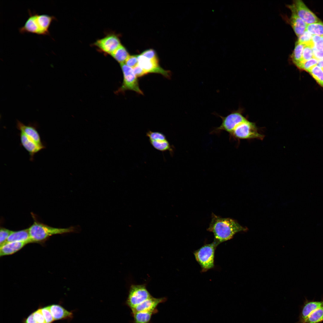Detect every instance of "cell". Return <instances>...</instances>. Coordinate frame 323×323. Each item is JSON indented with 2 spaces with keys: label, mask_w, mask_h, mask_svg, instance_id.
I'll return each mask as SVG.
<instances>
[{
  "label": "cell",
  "mask_w": 323,
  "mask_h": 323,
  "mask_svg": "<svg viewBox=\"0 0 323 323\" xmlns=\"http://www.w3.org/2000/svg\"><path fill=\"white\" fill-rule=\"evenodd\" d=\"M238 139H257L263 140L264 136L258 132L255 124L247 119L240 123L230 134Z\"/></svg>",
  "instance_id": "cell-5"
},
{
  "label": "cell",
  "mask_w": 323,
  "mask_h": 323,
  "mask_svg": "<svg viewBox=\"0 0 323 323\" xmlns=\"http://www.w3.org/2000/svg\"><path fill=\"white\" fill-rule=\"evenodd\" d=\"M31 214L34 221L28 228L31 243L43 244L54 235L79 233L81 231V227L78 225L66 228L52 227L39 222L33 214Z\"/></svg>",
  "instance_id": "cell-2"
},
{
  "label": "cell",
  "mask_w": 323,
  "mask_h": 323,
  "mask_svg": "<svg viewBox=\"0 0 323 323\" xmlns=\"http://www.w3.org/2000/svg\"><path fill=\"white\" fill-rule=\"evenodd\" d=\"M313 48L319 50H323V37L317 35H313L312 37Z\"/></svg>",
  "instance_id": "cell-31"
},
{
  "label": "cell",
  "mask_w": 323,
  "mask_h": 323,
  "mask_svg": "<svg viewBox=\"0 0 323 323\" xmlns=\"http://www.w3.org/2000/svg\"><path fill=\"white\" fill-rule=\"evenodd\" d=\"M305 45L296 42L294 50L291 55L292 63L295 65L301 60L303 51Z\"/></svg>",
  "instance_id": "cell-23"
},
{
  "label": "cell",
  "mask_w": 323,
  "mask_h": 323,
  "mask_svg": "<svg viewBox=\"0 0 323 323\" xmlns=\"http://www.w3.org/2000/svg\"><path fill=\"white\" fill-rule=\"evenodd\" d=\"M28 244L19 242H7L0 246V256L12 255L16 252Z\"/></svg>",
  "instance_id": "cell-16"
},
{
  "label": "cell",
  "mask_w": 323,
  "mask_h": 323,
  "mask_svg": "<svg viewBox=\"0 0 323 323\" xmlns=\"http://www.w3.org/2000/svg\"><path fill=\"white\" fill-rule=\"evenodd\" d=\"M287 6L289 9L293 10L298 16L307 25L320 21L301 0H294L292 4L287 5Z\"/></svg>",
  "instance_id": "cell-9"
},
{
  "label": "cell",
  "mask_w": 323,
  "mask_h": 323,
  "mask_svg": "<svg viewBox=\"0 0 323 323\" xmlns=\"http://www.w3.org/2000/svg\"><path fill=\"white\" fill-rule=\"evenodd\" d=\"M248 230L234 220L222 217L213 213L211 214V221L207 229L213 233L214 240L219 244L232 239L237 233L246 231Z\"/></svg>",
  "instance_id": "cell-1"
},
{
  "label": "cell",
  "mask_w": 323,
  "mask_h": 323,
  "mask_svg": "<svg viewBox=\"0 0 323 323\" xmlns=\"http://www.w3.org/2000/svg\"><path fill=\"white\" fill-rule=\"evenodd\" d=\"M146 135L148 137L149 141L164 140L167 139L165 135L160 132L149 130L147 132Z\"/></svg>",
  "instance_id": "cell-29"
},
{
  "label": "cell",
  "mask_w": 323,
  "mask_h": 323,
  "mask_svg": "<svg viewBox=\"0 0 323 323\" xmlns=\"http://www.w3.org/2000/svg\"><path fill=\"white\" fill-rule=\"evenodd\" d=\"M7 242H23L28 244L31 243L28 228L17 231H12Z\"/></svg>",
  "instance_id": "cell-19"
},
{
  "label": "cell",
  "mask_w": 323,
  "mask_h": 323,
  "mask_svg": "<svg viewBox=\"0 0 323 323\" xmlns=\"http://www.w3.org/2000/svg\"><path fill=\"white\" fill-rule=\"evenodd\" d=\"M313 35L306 30L302 34L298 37V42L303 44L305 45H308L313 47L312 41Z\"/></svg>",
  "instance_id": "cell-28"
},
{
  "label": "cell",
  "mask_w": 323,
  "mask_h": 323,
  "mask_svg": "<svg viewBox=\"0 0 323 323\" xmlns=\"http://www.w3.org/2000/svg\"><path fill=\"white\" fill-rule=\"evenodd\" d=\"M306 30L313 35L323 36V23L321 21L307 25Z\"/></svg>",
  "instance_id": "cell-26"
},
{
  "label": "cell",
  "mask_w": 323,
  "mask_h": 323,
  "mask_svg": "<svg viewBox=\"0 0 323 323\" xmlns=\"http://www.w3.org/2000/svg\"><path fill=\"white\" fill-rule=\"evenodd\" d=\"M322 36L323 37V36Z\"/></svg>",
  "instance_id": "cell-41"
},
{
  "label": "cell",
  "mask_w": 323,
  "mask_h": 323,
  "mask_svg": "<svg viewBox=\"0 0 323 323\" xmlns=\"http://www.w3.org/2000/svg\"><path fill=\"white\" fill-rule=\"evenodd\" d=\"M158 312L157 310L132 313L134 323H149L152 316Z\"/></svg>",
  "instance_id": "cell-20"
},
{
  "label": "cell",
  "mask_w": 323,
  "mask_h": 323,
  "mask_svg": "<svg viewBox=\"0 0 323 323\" xmlns=\"http://www.w3.org/2000/svg\"><path fill=\"white\" fill-rule=\"evenodd\" d=\"M24 323H37L33 318L32 313L25 319Z\"/></svg>",
  "instance_id": "cell-39"
},
{
  "label": "cell",
  "mask_w": 323,
  "mask_h": 323,
  "mask_svg": "<svg viewBox=\"0 0 323 323\" xmlns=\"http://www.w3.org/2000/svg\"><path fill=\"white\" fill-rule=\"evenodd\" d=\"M219 244L214 240L212 243L204 245L194 252L195 258L200 266L202 272H206L214 267L215 251Z\"/></svg>",
  "instance_id": "cell-4"
},
{
  "label": "cell",
  "mask_w": 323,
  "mask_h": 323,
  "mask_svg": "<svg viewBox=\"0 0 323 323\" xmlns=\"http://www.w3.org/2000/svg\"><path fill=\"white\" fill-rule=\"evenodd\" d=\"M149 141L151 145L156 150L162 152L169 151L170 154L173 153V146L170 145L167 139L164 140Z\"/></svg>",
  "instance_id": "cell-21"
},
{
  "label": "cell",
  "mask_w": 323,
  "mask_h": 323,
  "mask_svg": "<svg viewBox=\"0 0 323 323\" xmlns=\"http://www.w3.org/2000/svg\"><path fill=\"white\" fill-rule=\"evenodd\" d=\"M16 127L20 132L24 133L35 142L40 144H43L36 124H31L26 125L17 120Z\"/></svg>",
  "instance_id": "cell-14"
},
{
  "label": "cell",
  "mask_w": 323,
  "mask_h": 323,
  "mask_svg": "<svg viewBox=\"0 0 323 323\" xmlns=\"http://www.w3.org/2000/svg\"><path fill=\"white\" fill-rule=\"evenodd\" d=\"M165 297L155 298L153 296L145 300L140 304L131 309L132 313L137 312L155 310L159 304L165 302Z\"/></svg>",
  "instance_id": "cell-15"
},
{
  "label": "cell",
  "mask_w": 323,
  "mask_h": 323,
  "mask_svg": "<svg viewBox=\"0 0 323 323\" xmlns=\"http://www.w3.org/2000/svg\"><path fill=\"white\" fill-rule=\"evenodd\" d=\"M318 60L313 58L308 60L300 62L295 65L299 69L307 72L309 70L317 65Z\"/></svg>",
  "instance_id": "cell-27"
},
{
  "label": "cell",
  "mask_w": 323,
  "mask_h": 323,
  "mask_svg": "<svg viewBox=\"0 0 323 323\" xmlns=\"http://www.w3.org/2000/svg\"><path fill=\"white\" fill-rule=\"evenodd\" d=\"M132 69L135 74L137 77H143L148 74L138 64L133 68Z\"/></svg>",
  "instance_id": "cell-37"
},
{
  "label": "cell",
  "mask_w": 323,
  "mask_h": 323,
  "mask_svg": "<svg viewBox=\"0 0 323 323\" xmlns=\"http://www.w3.org/2000/svg\"><path fill=\"white\" fill-rule=\"evenodd\" d=\"M125 63L127 66L132 68H133L138 64L137 55H129Z\"/></svg>",
  "instance_id": "cell-35"
},
{
  "label": "cell",
  "mask_w": 323,
  "mask_h": 323,
  "mask_svg": "<svg viewBox=\"0 0 323 323\" xmlns=\"http://www.w3.org/2000/svg\"><path fill=\"white\" fill-rule=\"evenodd\" d=\"M29 16L23 26L19 28L22 34L31 33L38 35L50 36L49 29L52 22L56 20L53 16L39 15L28 10Z\"/></svg>",
  "instance_id": "cell-3"
},
{
  "label": "cell",
  "mask_w": 323,
  "mask_h": 323,
  "mask_svg": "<svg viewBox=\"0 0 323 323\" xmlns=\"http://www.w3.org/2000/svg\"><path fill=\"white\" fill-rule=\"evenodd\" d=\"M19 136L21 145L29 153L31 161L33 160L35 154L45 148L43 144H40L35 142L21 132H20Z\"/></svg>",
  "instance_id": "cell-13"
},
{
  "label": "cell",
  "mask_w": 323,
  "mask_h": 323,
  "mask_svg": "<svg viewBox=\"0 0 323 323\" xmlns=\"http://www.w3.org/2000/svg\"><path fill=\"white\" fill-rule=\"evenodd\" d=\"M323 305V298L320 301H310L306 298L301 309L298 320L296 323H305L310 314Z\"/></svg>",
  "instance_id": "cell-12"
},
{
  "label": "cell",
  "mask_w": 323,
  "mask_h": 323,
  "mask_svg": "<svg viewBox=\"0 0 323 323\" xmlns=\"http://www.w3.org/2000/svg\"><path fill=\"white\" fill-rule=\"evenodd\" d=\"M12 231L4 227H0V245H2L6 243Z\"/></svg>",
  "instance_id": "cell-32"
},
{
  "label": "cell",
  "mask_w": 323,
  "mask_h": 323,
  "mask_svg": "<svg viewBox=\"0 0 323 323\" xmlns=\"http://www.w3.org/2000/svg\"><path fill=\"white\" fill-rule=\"evenodd\" d=\"M317 65L323 70V59L318 60Z\"/></svg>",
  "instance_id": "cell-40"
},
{
  "label": "cell",
  "mask_w": 323,
  "mask_h": 323,
  "mask_svg": "<svg viewBox=\"0 0 323 323\" xmlns=\"http://www.w3.org/2000/svg\"><path fill=\"white\" fill-rule=\"evenodd\" d=\"M120 65L123 73V80L122 86L118 91L122 92L130 90L143 95V92L139 87L137 77L135 74L132 68L124 63Z\"/></svg>",
  "instance_id": "cell-7"
},
{
  "label": "cell",
  "mask_w": 323,
  "mask_h": 323,
  "mask_svg": "<svg viewBox=\"0 0 323 323\" xmlns=\"http://www.w3.org/2000/svg\"><path fill=\"white\" fill-rule=\"evenodd\" d=\"M313 47L310 46H305L300 62L306 61L313 58Z\"/></svg>",
  "instance_id": "cell-30"
},
{
  "label": "cell",
  "mask_w": 323,
  "mask_h": 323,
  "mask_svg": "<svg viewBox=\"0 0 323 323\" xmlns=\"http://www.w3.org/2000/svg\"><path fill=\"white\" fill-rule=\"evenodd\" d=\"M323 321V305L315 310L308 316L305 323H321Z\"/></svg>",
  "instance_id": "cell-24"
},
{
  "label": "cell",
  "mask_w": 323,
  "mask_h": 323,
  "mask_svg": "<svg viewBox=\"0 0 323 323\" xmlns=\"http://www.w3.org/2000/svg\"><path fill=\"white\" fill-rule=\"evenodd\" d=\"M111 55L120 64L125 62L129 56L126 48L122 45L115 50Z\"/></svg>",
  "instance_id": "cell-22"
},
{
  "label": "cell",
  "mask_w": 323,
  "mask_h": 323,
  "mask_svg": "<svg viewBox=\"0 0 323 323\" xmlns=\"http://www.w3.org/2000/svg\"><path fill=\"white\" fill-rule=\"evenodd\" d=\"M33 318L37 323H46L42 313L41 308L38 309L32 313Z\"/></svg>",
  "instance_id": "cell-34"
},
{
  "label": "cell",
  "mask_w": 323,
  "mask_h": 323,
  "mask_svg": "<svg viewBox=\"0 0 323 323\" xmlns=\"http://www.w3.org/2000/svg\"><path fill=\"white\" fill-rule=\"evenodd\" d=\"M141 55L150 59H158L155 51L152 49H149L145 51L141 54Z\"/></svg>",
  "instance_id": "cell-36"
},
{
  "label": "cell",
  "mask_w": 323,
  "mask_h": 323,
  "mask_svg": "<svg viewBox=\"0 0 323 323\" xmlns=\"http://www.w3.org/2000/svg\"><path fill=\"white\" fill-rule=\"evenodd\" d=\"M41 310L46 323H52L54 320L51 313L49 306L44 307L41 308Z\"/></svg>",
  "instance_id": "cell-33"
},
{
  "label": "cell",
  "mask_w": 323,
  "mask_h": 323,
  "mask_svg": "<svg viewBox=\"0 0 323 323\" xmlns=\"http://www.w3.org/2000/svg\"><path fill=\"white\" fill-rule=\"evenodd\" d=\"M94 45L103 52L111 55L121 44L118 36L115 34L110 33L97 40Z\"/></svg>",
  "instance_id": "cell-11"
},
{
  "label": "cell",
  "mask_w": 323,
  "mask_h": 323,
  "mask_svg": "<svg viewBox=\"0 0 323 323\" xmlns=\"http://www.w3.org/2000/svg\"><path fill=\"white\" fill-rule=\"evenodd\" d=\"M137 57L138 64L148 74L158 73L167 78L170 77V72L164 69L160 66L158 59H150L141 54L137 55Z\"/></svg>",
  "instance_id": "cell-10"
},
{
  "label": "cell",
  "mask_w": 323,
  "mask_h": 323,
  "mask_svg": "<svg viewBox=\"0 0 323 323\" xmlns=\"http://www.w3.org/2000/svg\"><path fill=\"white\" fill-rule=\"evenodd\" d=\"M291 12L290 22L295 33L298 37L306 30L307 24L300 18L294 10L289 9Z\"/></svg>",
  "instance_id": "cell-18"
},
{
  "label": "cell",
  "mask_w": 323,
  "mask_h": 323,
  "mask_svg": "<svg viewBox=\"0 0 323 323\" xmlns=\"http://www.w3.org/2000/svg\"><path fill=\"white\" fill-rule=\"evenodd\" d=\"M313 58L318 60L323 59V50H319L313 47Z\"/></svg>",
  "instance_id": "cell-38"
},
{
  "label": "cell",
  "mask_w": 323,
  "mask_h": 323,
  "mask_svg": "<svg viewBox=\"0 0 323 323\" xmlns=\"http://www.w3.org/2000/svg\"><path fill=\"white\" fill-rule=\"evenodd\" d=\"M49 307L54 320L71 319L73 317L72 312L67 310L60 305L52 304Z\"/></svg>",
  "instance_id": "cell-17"
},
{
  "label": "cell",
  "mask_w": 323,
  "mask_h": 323,
  "mask_svg": "<svg viewBox=\"0 0 323 323\" xmlns=\"http://www.w3.org/2000/svg\"><path fill=\"white\" fill-rule=\"evenodd\" d=\"M307 72L318 84L323 88V70L316 65L309 70Z\"/></svg>",
  "instance_id": "cell-25"
},
{
  "label": "cell",
  "mask_w": 323,
  "mask_h": 323,
  "mask_svg": "<svg viewBox=\"0 0 323 323\" xmlns=\"http://www.w3.org/2000/svg\"><path fill=\"white\" fill-rule=\"evenodd\" d=\"M151 296L145 284H132L130 287L126 303L131 309Z\"/></svg>",
  "instance_id": "cell-6"
},
{
  "label": "cell",
  "mask_w": 323,
  "mask_h": 323,
  "mask_svg": "<svg viewBox=\"0 0 323 323\" xmlns=\"http://www.w3.org/2000/svg\"><path fill=\"white\" fill-rule=\"evenodd\" d=\"M217 115L221 118L222 123L214 129L215 132L225 131L230 134L238 125L247 119L239 110L232 112L225 117Z\"/></svg>",
  "instance_id": "cell-8"
}]
</instances>
